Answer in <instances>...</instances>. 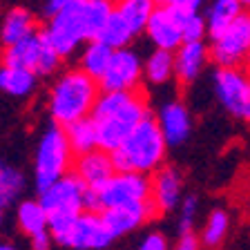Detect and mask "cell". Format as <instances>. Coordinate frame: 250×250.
Masks as SVG:
<instances>
[{"label":"cell","mask_w":250,"mask_h":250,"mask_svg":"<svg viewBox=\"0 0 250 250\" xmlns=\"http://www.w3.org/2000/svg\"><path fill=\"white\" fill-rule=\"evenodd\" d=\"M228 232H230V214L224 208H217L208 214V219H206V224L201 228V237H197V241L206 250H217L224 246Z\"/></svg>","instance_id":"cell-25"},{"label":"cell","mask_w":250,"mask_h":250,"mask_svg":"<svg viewBox=\"0 0 250 250\" xmlns=\"http://www.w3.org/2000/svg\"><path fill=\"white\" fill-rule=\"evenodd\" d=\"M143 78L152 85H166L174 78V61L172 52L154 49L150 56L143 61Z\"/></svg>","instance_id":"cell-26"},{"label":"cell","mask_w":250,"mask_h":250,"mask_svg":"<svg viewBox=\"0 0 250 250\" xmlns=\"http://www.w3.org/2000/svg\"><path fill=\"white\" fill-rule=\"evenodd\" d=\"M154 208H152L150 201L143 203H130V206H119V208H109L99 212L103 226L107 228L109 237L116 239V237H123L127 232H134L139 230L143 224H147L152 217H154Z\"/></svg>","instance_id":"cell-15"},{"label":"cell","mask_w":250,"mask_h":250,"mask_svg":"<svg viewBox=\"0 0 250 250\" xmlns=\"http://www.w3.org/2000/svg\"><path fill=\"white\" fill-rule=\"evenodd\" d=\"M167 154V146L159 125L152 116H146L134 130L123 139L116 150L109 152V159L119 172H136V174H152L163 166Z\"/></svg>","instance_id":"cell-4"},{"label":"cell","mask_w":250,"mask_h":250,"mask_svg":"<svg viewBox=\"0 0 250 250\" xmlns=\"http://www.w3.org/2000/svg\"><path fill=\"white\" fill-rule=\"evenodd\" d=\"M237 2H241V5L246 7V5H248V2H250V0H237Z\"/></svg>","instance_id":"cell-39"},{"label":"cell","mask_w":250,"mask_h":250,"mask_svg":"<svg viewBox=\"0 0 250 250\" xmlns=\"http://www.w3.org/2000/svg\"><path fill=\"white\" fill-rule=\"evenodd\" d=\"M241 14H244V5L237 2V0H212L206 16H203V21H206V36L212 41L224 29H228Z\"/></svg>","instance_id":"cell-21"},{"label":"cell","mask_w":250,"mask_h":250,"mask_svg":"<svg viewBox=\"0 0 250 250\" xmlns=\"http://www.w3.org/2000/svg\"><path fill=\"white\" fill-rule=\"evenodd\" d=\"M183 197V177L177 167L161 166L152 172L150 179V203L154 212H170Z\"/></svg>","instance_id":"cell-14"},{"label":"cell","mask_w":250,"mask_h":250,"mask_svg":"<svg viewBox=\"0 0 250 250\" xmlns=\"http://www.w3.org/2000/svg\"><path fill=\"white\" fill-rule=\"evenodd\" d=\"M206 0H172L170 7H177V9H188V11H201V5Z\"/></svg>","instance_id":"cell-35"},{"label":"cell","mask_w":250,"mask_h":250,"mask_svg":"<svg viewBox=\"0 0 250 250\" xmlns=\"http://www.w3.org/2000/svg\"><path fill=\"white\" fill-rule=\"evenodd\" d=\"M143 34H146L147 41L154 45V49L174 52L183 42L181 29H179V21H177V9L170 5H156L150 16V21L146 22Z\"/></svg>","instance_id":"cell-13"},{"label":"cell","mask_w":250,"mask_h":250,"mask_svg":"<svg viewBox=\"0 0 250 250\" xmlns=\"http://www.w3.org/2000/svg\"><path fill=\"white\" fill-rule=\"evenodd\" d=\"M146 116H150L147 101L139 89L134 92H101L87 116L94 125L96 147L103 152L116 150L125 136Z\"/></svg>","instance_id":"cell-1"},{"label":"cell","mask_w":250,"mask_h":250,"mask_svg":"<svg viewBox=\"0 0 250 250\" xmlns=\"http://www.w3.org/2000/svg\"><path fill=\"white\" fill-rule=\"evenodd\" d=\"M112 2L103 0H74L67 9L47 21L42 36L61 58H67L85 42L96 41L107 21Z\"/></svg>","instance_id":"cell-2"},{"label":"cell","mask_w":250,"mask_h":250,"mask_svg":"<svg viewBox=\"0 0 250 250\" xmlns=\"http://www.w3.org/2000/svg\"><path fill=\"white\" fill-rule=\"evenodd\" d=\"M201 246H199L197 241V234L190 232V234H181L177 241V246H174V250H199Z\"/></svg>","instance_id":"cell-34"},{"label":"cell","mask_w":250,"mask_h":250,"mask_svg":"<svg viewBox=\"0 0 250 250\" xmlns=\"http://www.w3.org/2000/svg\"><path fill=\"white\" fill-rule=\"evenodd\" d=\"M72 156L74 154L67 146L62 127L52 123L38 139L36 156H34V183L38 192H42L61 177L69 174Z\"/></svg>","instance_id":"cell-6"},{"label":"cell","mask_w":250,"mask_h":250,"mask_svg":"<svg viewBox=\"0 0 250 250\" xmlns=\"http://www.w3.org/2000/svg\"><path fill=\"white\" fill-rule=\"evenodd\" d=\"M154 121L159 125V130H161L163 139H166L167 147L183 146L190 139L192 114H190L188 105L181 103V101H167V103H163L161 109H159V116Z\"/></svg>","instance_id":"cell-17"},{"label":"cell","mask_w":250,"mask_h":250,"mask_svg":"<svg viewBox=\"0 0 250 250\" xmlns=\"http://www.w3.org/2000/svg\"><path fill=\"white\" fill-rule=\"evenodd\" d=\"M52 241L67 250H105L114 239L96 212H81L65 228L52 232Z\"/></svg>","instance_id":"cell-9"},{"label":"cell","mask_w":250,"mask_h":250,"mask_svg":"<svg viewBox=\"0 0 250 250\" xmlns=\"http://www.w3.org/2000/svg\"><path fill=\"white\" fill-rule=\"evenodd\" d=\"M103 2H109V0H103Z\"/></svg>","instance_id":"cell-40"},{"label":"cell","mask_w":250,"mask_h":250,"mask_svg":"<svg viewBox=\"0 0 250 250\" xmlns=\"http://www.w3.org/2000/svg\"><path fill=\"white\" fill-rule=\"evenodd\" d=\"M5 208H7V206H5V203H2V201H0V226H2V217H5Z\"/></svg>","instance_id":"cell-37"},{"label":"cell","mask_w":250,"mask_h":250,"mask_svg":"<svg viewBox=\"0 0 250 250\" xmlns=\"http://www.w3.org/2000/svg\"><path fill=\"white\" fill-rule=\"evenodd\" d=\"M112 52H114V49L107 47L105 42H101L99 38H96V41L85 42L83 49H81V65H78V69L99 83V78L103 76V72L107 69V65H109Z\"/></svg>","instance_id":"cell-23"},{"label":"cell","mask_w":250,"mask_h":250,"mask_svg":"<svg viewBox=\"0 0 250 250\" xmlns=\"http://www.w3.org/2000/svg\"><path fill=\"white\" fill-rule=\"evenodd\" d=\"M99 94V83L78 67L58 74L49 87V99H47V107H49L54 125L67 127L81 119H87Z\"/></svg>","instance_id":"cell-3"},{"label":"cell","mask_w":250,"mask_h":250,"mask_svg":"<svg viewBox=\"0 0 250 250\" xmlns=\"http://www.w3.org/2000/svg\"><path fill=\"white\" fill-rule=\"evenodd\" d=\"M212 92L219 105L230 116L248 121L250 116V81L244 67H217L212 74Z\"/></svg>","instance_id":"cell-10"},{"label":"cell","mask_w":250,"mask_h":250,"mask_svg":"<svg viewBox=\"0 0 250 250\" xmlns=\"http://www.w3.org/2000/svg\"><path fill=\"white\" fill-rule=\"evenodd\" d=\"M177 208H181V214H179V232L190 234L194 230V221H197V214H199V199L194 194H188L186 199L179 201Z\"/></svg>","instance_id":"cell-31"},{"label":"cell","mask_w":250,"mask_h":250,"mask_svg":"<svg viewBox=\"0 0 250 250\" xmlns=\"http://www.w3.org/2000/svg\"><path fill=\"white\" fill-rule=\"evenodd\" d=\"M62 132H65V139H67V146L72 150V154L81 156L96 150V134H94V125L89 119L76 121V123L62 127Z\"/></svg>","instance_id":"cell-27"},{"label":"cell","mask_w":250,"mask_h":250,"mask_svg":"<svg viewBox=\"0 0 250 250\" xmlns=\"http://www.w3.org/2000/svg\"><path fill=\"white\" fill-rule=\"evenodd\" d=\"M72 2L74 0H45V16L47 18H52V16L61 14L62 9H67Z\"/></svg>","instance_id":"cell-33"},{"label":"cell","mask_w":250,"mask_h":250,"mask_svg":"<svg viewBox=\"0 0 250 250\" xmlns=\"http://www.w3.org/2000/svg\"><path fill=\"white\" fill-rule=\"evenodd\" d=\"M172 61H174V78L179 83H194L210 61L208 45H206V41L181 42L172 52Z\"/></svg>","instance_id":"cell-18"},{"label":"cell","mask_w":250,"mask_h":250,"mask_svg":"<svg viewBox=\"0 0 250 250\" xmlns=\"http://www.w3.org/2000/svg\"><path fill=\"white\" fill-rule=\"evenodd\" d=\"M38 85V76L29 69L14 67V65H0V92L11 99H27L34 94Z\"/></svg>","instance_id":"cell-22"},{"label":"cell","mask_w":250,"mask_h":250,"mask_svg":"<svg viewBox=\"0 0 250 250\" xmlns=\"http://www.w3.org/2000/svg\"><path fill=\"white\" fill-rule=\"evenodd\" d=\"M134 38L136 36L132 34L130 27L121 21V16L116 14L114 9L109 11L107 21H105L103 29H101V34H99V41L105 42L107 47H112V49H121V47H130V42L134 41Z\"/></svg>","instance_id":"cell-28"},{"label":"cell","mask_w":250,"mask_h":250,"mask_svg":"<svg viewBox=\"0 0 250 250\" xmlns=\"http://www.w3.org/2000/svg\"><path fill=\"white\" fill-rule=\"evenodd\" d=\"M38 203L47 214L49 234H52L65 228L81 212H85V186L69 172L58 181H54L49 188H45Z\"/></svg>","instance_id":"cell-7"},{"label":"cell","mask_w":250,"mask_h":250,"mask_svg":"<svg viewBox=\"0 0 250 250\" xmlns=\"http://www.w3.org/2000/svg\"><path fill=\"white\" fill-rule=\"evenodd\" d=\"M174 9H177V7H174ZM177 21H179V29H181L183 42L206 41V21H203L201 11L177 9Z\"/></svg>","instance_id":"cell-30"},{"label":"cell","mask_w":250,"mask_h":250,"mask_svg":"<svg viewBox=\"0 0 250 250\" xmlns=\"http://www.w3.org/2000/svg\"><path fill=\"white\" fill-rule=\"evenodd\" d=\"M114 163L109 159V152H103V150H92L87 154H81L76 156V161H74V177L78 181L83 183L85 188L89 190H96L99 186H103L112 174H114Z\"/></svg>","instance_id":"cell-19"},{"label":"cell","mask_w":250,"mask_h":250,"mask_svg":"<svg viewBox=\"0 0 250 250\" xmlns=\"http://www.w3.org/2000/svg\"><path fill=\"white\" fill-rule=\"evenodd\" d=\"M154 0H119L116 5H112V9L121 16V21L132 29L134 36L143 34L146 22L150 21L152 11H154Z\"/></svg>","instance_id":"cell-24"},{"label":"cell","mask_w":250,"mask_h":250,"mask_svg":"<svg viewBox=\"0 0 250 250\" xmlns=\"http://www.w3.org/2000/svg\"><path fill=\"white\" fill-rule=\"evenodd\" d=\"M25 190V177L18 167L9 166L0 159V201L9 206L11 201L21 197V192Z\"/></svg>","instance_id":"cell-29"},{"label":"cell","mask_w":250,"mask_h":250,"mask_svg":"<svg viewBox=\"0 0 250 250\" xmlns=\"http://www.w3.org/2000/svg\"><path fill=\"white\" fill-rule=\"evenodd\" d=\"M150 201V179L136 172L116 170L103 186L96 190L85 188V212H103L119 206Z\"/></svg>","instance_id":"cell-5"},{"label":"cell","mask_w":250,"mask_h":250,"mask_svg":"<svg viewBox=\"0 0 250 250\" xmlns=\"http://www.w3.org/2000/svg\"><path fill=\"white\" fill-rule=\"evenodd\" d=\"M143 81V58L132 47L112 52L107 69L99 78L101 92H134Z\"/></svg>","instance_id":"cell-12"},{"label":"cell","mask_w":250,"mask_h":250,"mask_svg":"<svg viewBox=\"0 0 250 250\" xmlns=\"http://www.w3.org/2000/svg\"><path fill=\"white\" fill-rule=\"evenodd\" d=\"M250 52V18L241 14L228 29L210 41L208 56L214 61L217 67H244Z\"/></svg>","instance_id":"cell-11"},{"label":"cell","mask_w":250,"mask_h":250,"mask_svg":"<svg viewBox=\"0 0 250 250\" xmlns=\"http://www.w3.org/2000/svg\"><path fill=\"white\" fill-rule=\"evenodd\" d=\"M16 224L25 232L34 250H49L52 248V234H49V224L47 214L38 199H25L16 208Z\"/></svg>","instance_id":"cell-16"},{"label":"cell","mask_w":250,"mask_h":250,"mask_svg":"<svg viewBox=\"0 0 250 250\" xmlns=\"http://www.w3.org/2000/svg\"><path fill=\"white\" fill-rule=\"evenodd\" d=\"M0 250H16V246L9 241H0Z\"/></svg>","instance_id":"cell-36"},{"label":"cell","mask_w":250,"mask_h":250,"mask_svg":"<svg viewBox=\"0 0 250 250\" xmlns=\"http://www.w3.org/2000/svg\"><path fill=\"white\" fill-rule=\"evenodd\" d=\"M172 0H154V5H170Z\"/></svg>","instance_id":"cell-38"},{"label":"cell","mask_w":250,"mask_h":250,"mask_svg":"<svg viewBox=\"0 0 250 250\" xmlns=\"http://www.w3.org/2000/svg\"><path fill=\"white\" fill-rule=\"evenodd\" d=\"M136 250H170V244H167V237L161 232H147L143 239H141L139 248Z\"/></svg>","instance_id":"cell-32"},{"label":"cell","mask_w":250,"mask_h":250,"mask_svg":"<svg viewBox=\"0 0 250 250\" xmlns=\"http://www.w3.org/2000/svg\"><path fill=\"white\" fill-rule=\"evenodd\" d=\"M31 34H36V18L25 7L9 9L2 18V22H0V42L5 47L14 45V42L22 41Z\"/></svg>","instance_id":"cell-20"},{"label":"cell","mask_w":250,"mask_h":250,"mask_svg":"<svg viewBox=\"0 0 250 250\" xmlns=\"http://www.w3.org/2000/svg\"><path fill=\"white\" fill-rule=\"evenodd\" d=\"M62 58L54 52V47L45 41L42 31H36L14 45L5 47L2 54V65H14L34 72L36 76H52L61 69Z\"/></svg>","instance_id":"cell-8"}]
</instances>
